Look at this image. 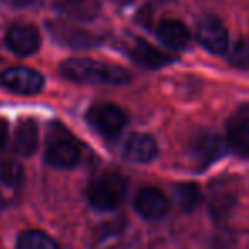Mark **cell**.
Segmentation results:
<instances>
[{"label": "cell", "instance_id": "cell-1", "mask_svg": "<svg viewBox=\"0 0 249 249\" xmlns=\"http://www.w3.org/2000/svg\"><path fill=\"white\" fill-rule=\"evenodd\" d=\"M65 79L90 86H123L132 80V73L123 67L90 58H70L60 65Z\"/></svg>", "mask_w": 249, "mask_h": 249}, {"label": "cell", "instance_id": "cell-2", "mask_svg": "<svg viewBox=\"0 0 249 249\" xmlns=\"http://www.w3.org/2000/svg\"><path fill=\"white\" fill-rule=\"evenodd\" d=\"M80 159V147L75 137L60 123H52L45 149V160L56 169H70Z\"/></svg>", "mask_w": 249, "mask_h": 249}, {"label": "cell", "instance_id": "cell-3", "mask_svg": "<svg viewBox=\"0 0 249 249\" xmlns=\"http://www.w3.org/2000/svg\"><path fill=\"white\" fill-rule=\"evenodd\" d=\"M126 190H128L126 178L116 173H107L90 181L87 188V200L90 207L99 212L114 210L124 200Z\"/></svg>", "mask_w": 249, "mask_h": 249}, {"label": "cell", "instance_id": "cell-4", "mask_svg": "<svg viewBox=\"0 0 249 249\" xmlns=\"http://www.w3.org/2000/svg\"><path fill=\"white\" fill-rule=\"evenodd\" d=\"M87 121L96 132L104 137H118L126 126V113L111 103L94 104L87 111Z\"/></svg>", "mask_w": 249, "mask_h": 249}, {"label": "cell", "instance_id": "cell-5", "mask_svg": "<svg viewBox=\"0 0 249 249\" xmlns=\"http://www.w3.org/2000/svg\"><path fill=\"white\" fill-rule=\"evenodd\" d=\"M0 84L5 89L12 90L16 94L31 96V94L41 92L43 86H45V79L35 69H29V67H12V69H7L0 73Z\"/></svg>", "mask_w": 249, "mask_h": 249}, {"label": "cell", "instance_id": "cell-6", "mask_svg": "<svg viewBox=\"0 0 249 249\" xmlns=\"http://www.w3.org/2000/svg\"><path fill=\"white\" fill-rule=\"evenodd\" d=\"M227 143L218 135L212 132H200L196 137H193L190 143V157L193 164L200 169L213 164L225 154Z\"/></svg>", "mask_w": 249, "mask_h": 249}, {"label": "cell", "instance_id": "cell-7", "mask_svg": "<svg viewBox=\"0 0 249 249\" xmlns=\"http://www.w3.org/2000/svg\"><path fill=\"white\" fill-rule=\"evenodd\" d=\"M196 39L205 50L215 55H222L227 52L229 46V33L224 22L218 18L208 16L201 19L196 28Z\"/></svg>", "mask_w": 249, "mask_h": 249}, {"label": "cell", "instance_id": "cell-8", "mask_svg": "<svg viewBox=\"0 0 249 249\" xmlns=\"http://www.w3.org/2000/svg\"><path fill=\"white\" fill-rule=\"evenodd\" d=\"M159 147L152 135L147 133H132L124 139L121 145V154L126 160L137 164H147L152 162L157 157Z\"/></svg>", "mask_w": 249, "mask_h": 249}, {"label": "cell", "instance_id": "cell-9", "mask_svg": "<svg viewBox=\"0 0 249 249\" xmlns=\"http://www.w3.org/2000/svg\"><path fill=\"white\" fill-rule=\"evenodd\" d=\"M7 48L19 56H29L36 53L41 46L39 31L31 24H16L7 31L5 36Z\"/></svg>", "mask_w": 249, "mask_h": 249}, {"label": "cell", "instance_id": "cell-10", "mask_svg": "<svg viewBox=\"0 0 249 249\" xmlns=\"http://www.w3.org/2000/svg\"><path fill=\"white\" fill-rule=\"evenodd\" d=\"M135 210L147 220H159L169 212V200L160 190L152 186H145L139 190L135 196Z\"/></svg>", "mask_w": 249, "mask_h": 249}, {"label": "cell", "instance_id": "cell-11", "mask_svg": "<svg viewBox=\"0 0 249 249\" xmlns=\"http://www.w3.org/2000/svg\"><path fill=\"white\" fill-rule=\"evenodd\" d=\"M128 53L133 58V62L142 65L143 69H162V67L169 65L176 60V56L156 48L154 45L143 41V39H135L133 45L130 46Z\"/></svg>", "mask_w": 249, "mask_h": 249}, {"label": "cell", "instance_id": "cell-12", "mask_svg": "<svg viewBox=\"0 0 249 249\" xmlns=\"http://www.w3.org/2000/svg\"><path fill=\"white\" fill-rule=\"evenodd\" d=\"M39 135H38V124L31 118H24L18 123L12 137V150L18 156L31 157L38 150Z\"/></svg>", "mask_w": 249, "mask_h": 249}, {"label": "cell", "instance_id": "cell-13", "mask_svg": "<svg viewBox=\"0 0 249 249\" xmlns=\"http://www.w3.org/2000/svg\"><path fill=\"white\" fill-rule=\"evenodd\" d=\"M225 143L234 154L241 157L249 156V118L235 114L227 124Z\"/></svg>", "mask_w": 249, "mask_h": 249}, {"label": "cell", "instance_id": "cell-14", "mask_svg": "<svg viewBox=\"0 0 249 249\" xmlns=\"http://www.w3.org/2000/svg\"><path fill=\"white\" fill-rule=\"evenodd\" d=\"M157 38L169 48L181 50L190 43V29L178 19H164L157 26Z\"/></svg>", "mask_w": 249, "mask_h": 249}, {"label": "cell", "instance_id": "cell-15", "mask_svg": "<svg viewBox=\"0 0 249 249\" xmlns=\"http://www.w3.org/2000/svg\"><path fill=\"white\" fill-rule=\"evenodd\" d=\"M50 31L56 38V41L62 43V45L72 46V48H89L99 43V38H96L94 35L82 29L72 28V26L65 24H55L50 26Z\"/></svg>", "mask_w": 249, "mask_h": 249}, {"label": "cell", "instance_id": "cell-16", "mask_svg": "<svg viewBox=\"0 0 249 249\" xmlns=\"http://www.w3.org/2000/svg\"><path fill=\"white\" fill-rule=\"evenodd\" d=\"M173 196L174 203L184 213H190L193 212L198 205L203 200V195L198 184L195 183H179L173 188Z\"/></svg>", "mask_w": 249, "mask_h": 249}, {"label": "cell", "instance_id": "cell-17", "mask_svg": "<svg viewBox=\"0 0 249 249\" xmlns=\"http://www.w3.org/2000/svg\"><path fill=\"white\" fill-rule=\"evenodd\" d=\"M18 249H60L58 242L50 234L38 229L21 232L18 239Z\"/></svg>", "mask_w": 249, "mask_h": 249}, {"label": "cell", "instance_id": "cell-18", "mask_svg": "<svg viewBox=\"0 0 249 249\" xmlns=\"http://www.w3.org/2000/svg\"><path fill=\"white\" fill-rule=\"evenodd\" d=\"M24 167L16 159H2L0 160V183L4 186L16 190L21 188L24 183Z\"/></svg>", "mask_w": 249, "mask_h": 249}, {"label": "cell", "instance_id": "cell-19", "mask_svg": "<svg viewBox=\"0 0 249 249\" xmlns=\"http://www.w3.org/2000/svg\"><path fill=\"white\" fill-rule=\"evenodd\" d=\"M229 62L232 67L241 70H249V39H241L232 48Z\"/></svg>", "mask_w": 249, "mask_h": 249}, {"label": "cell", "instance_id": "cell-20", "mask_svg": "<svg viewBox=\"0 0 249 249\" xmlns=\"http://www.w3.org/2000/svg\"><path fill=\"white\" fill-rule=\"evenodd\" d=\"M231 193H227L222 188H212L210 191V208L213 215H222L224 212H227L229 205H231Z\"/></svg>", "mask_w": 249, "mask_h": 249}, {"label": "cell", "instance_id": "cell-21", "mask_svg": "<svg viewBox=\"0 0 249 249\" xmlns=\"http://www.w3.org/2000/svg\"><path fill=\"white\" fill-rule=\"evenodd\" d=\"M9 140V123L0 118V150L4 149Z\"/></svg>", "mask_w": 249, "mask_h": 249}, {"label": "cell", "instance_id": "cell-22", "mask_svg": "<svg viewBox=\"0 0 249 249\" xmlns=\"http://www.w3.org/2000/svg\"><path fill=\"white\" fill-rule=\"evenodd\" d=\"M9 203V200H7V196H5L4 193H2V188H0V208L2 207H5V205Z\"/></svg>", "mask_w": 249, "mask_h": 249}, {"label": "cell", "instance_id": "cell-23", "mask_svg": "<svg viewBox=\"0 0 249 249\" xmlns=\"http://www.w3.org/2000/svg\"><path fill=\"white\" fill-rule=\"evenodd\" d=\"M67 2H72V4H80V2H84V0H67Z\"/></svg>", "mask_w": 249, "mask_h": 249}]
</instances>
